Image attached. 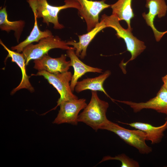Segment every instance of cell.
Instances as JSON below:
<instances>
[{
    "label": "cell",
    "mask_w": 167,
    "mask_h": 167,
    "mask_svg": "<svg viewBox=\"0 0 167 167\" xmlns=\"http://www.w3.org/2000/svg\"><path fill=\"white\" fill-rule=\"evenodd\" d=\"M66 55L62 54L56 58H52L48 54L34 60V68L38 71H45L50 73L56 74L68 71L71 66L70 61L66 60Z\"/></svg>",
    "instance_id": "cell-11"
},
{
    "label": "cell",
    "mask_w": 167,
    "mask_h": 167,
    "mask_svg": "<svg viewBox=\"0 0 167 167\" xmlns=\"http://www.w3.org/2000/svg\"><path fill=\"white\" fill-rule=\"evenodd\" d=\"M162 80L164 84L163 85L167 89V75L163 77Z\"/></svg>",
    "instance_id": "cell-21"
},
{
    "label": "cell",
    "mask_w": 167,
    "mask_h": 167,
    "mask_svg": "<svg viewBox=\"0 0 167 167\" xmlns=\"http://www.w3.org/2000/svg\"><path fill=\"white\" fill-rule=\"evenodd\" d=\"M32 75L43 76L57 89L59 94L60 97L57 102V106L51 110L56 109L63 102L78 98L73 93L71 88L70 82L71 81L72 76L71 72L67 71L53 74L45 71H38L36 74Z\"/></svg>",
    "instance_id": "cell-6"
},
{
    "label": "cell",
    "mask_w": 167,
    "mask_h": 167,
    "mask_svg": "<svg viewBox=\"0 0 167 167\" xmlns=\"http://www.w3.org/2000/svg\"><path fill=\"white\" fill-rule=\"evenodd\" d=\"M76 0L80 6V9L78 10V13L85 20L88 32L94 28L99 23L100 13L105 9L111 6V5L105 3V0L99 1Z\"/></svg>",
    "instance_id": "cell-8"
},
{
    "label": "cell",
    "mask_w": 167,
    "mask_h": 167,
    "mask_svg": "<svg viewBox=\"0 0 167 167\" xmlns=\"http://www.w3.org/2000/svg\"><path fill=\"white\" fill-rule=\"evenodd\" d=\"M87 105L84 98L75 99L63 102L59 106L60 109L53 122L60 124L66 123L77 125L79 113Z\"/></svg>",
    "instance_id": "cell-7"
},
{
    "label": "cell",
    "mask_w": 167,
    "mask_h": 167,
    "mask_svg": "<svg viewBox=\"0 0 167 167\" xmlns=\"http://www.w3.org/2000/svg\"><path fill=\"white\" fill-rule=\"evenodd\" d=\"M106 28L104 21L101 19V21L87 33L78 36L79 40L78 42L73 41H68L67 42V44L73 46L77 56L83 59L86 55L87 48L89 43L99 32Z\"/></svg>",
    "instance_id": "cell-14"
},
{
    "label": "cell",
    "mask_w": 167,
    "mask_h": 167,
    "mask_svg": "<svg viewBox=\"0 0 167 167\" xmlns=\"http://www.w3.org/2000/svg\"><path fill=\"white\" fill-rule=\"evenodd\" d=\"M0 44L8 52V55L5 58V61L8 58H11L12 62L16 63L21 71L22 77L21 81L18 86L12 91L11 94H13L18 91L22 89H26L31 92H33L34 89L29 81V77L26 73V65L23 53H20L10 49L5 45L1 39L0 40Z\"/></svg>",
    "instance_id": "cell-12"
},
{
    "label": "cell",
    "mask_w": 167,
    "mask_h": 167,
    "mask_svg": "<svg viewBox=\"0 0 167 167\" xmlns=\"http://www.w3.org/2000/svg\"><path fill=\"white\" fill-rule=\"evenodd\" d=\"M101 19L104 20L106 28L110 27L114 29L118 38L123 39L125 42L127 50L131 55L130 59L124 63L125 65L130 61L136 58L146 49V46L144 42L135 36L131 31L123 28L119 23L118 18L115 15L112 14L108 16L104 14Z\"/></svg>",
    "instance_id": "cell-3"
},
{
    "label": "cell",
    "mask_w": 167,
    "mask_h": 167,
    "mask_svg": "<svg viewBox=\"0 0 167 167\" xmlns=\"http://www.w3.org/2000/svg\"><path fill=\"white\" fill-rule=\"evenodd\" d=\"M31 7L34 16L37 18H42V22L49 26L51 23L54 25V28L61 29L64 28L63 25L58 21V14L63 9L73 8L79 10L80 6L76 0H65V4L61 6L50 5L47 0H27Z\"/></svg>",
    "instance_id": "cell-1"
},
{
    "label": "cell",
    "mask_w": 167,
    "mask_h": 167,
    "mask_svg": "<svg viewBox=\"0 0 167 167\" xmlns=\"http://www.w3.org/2000/svg\"><path fill=\"white\" fill-rule=\"evenodd\" d=\"M111 160H118L121 162L122 167H139V165L138 162L131 159L125 154L122 153L114 157L107 156H104L99 164L104 161Z\"/></svg>",
    "instance_id": "cell-20"
},
{
    "label": "cell",
    "mask_w": 167,
    "mask_h": 167,
    "mask_svg": "<svg viewBox=\"0 0 167 167\" xmlns=\"http://www.w3.org/2000/svg\"><path fill=\"white\" fill-rule=\"evenodd\" d=\"M129 106L135 113L144 109H153L166 115L167 120V89L163 85L154 97L145 102L139 103L132 101L115 100Z\"/></svg>",
    "instance_id": "cell-9"
},
{
    "label": "cell",
    "mask_w": 167,
    "mask_h": 167,
    "mask_svg": "<svg viewBox=\"0 0 167 167\" xmlns=\"http://www.w3.org/2000/svg\"><path fill=\"white\" fill-rule=\"evenodd\" d=\"M34 24L29 35L23 41L17 45L11 47L12 50L20 53L28 45L35 42H38L41 39L53 36L51 31L46 29L44 31L40 30L37 23V18L34 16Z\"/></svg>",
    "instance_id": "cell-19"
},
{
    "label": "cell",
    "mask_w": 167,
    "mask_h": 167,
    "mask_svg": "<svg viewBox=\"0 0 167 167\" xmlns=\"http://www.w3.org/2000/svg\"><path fill=\"white\" fill-rule=\"evenodd\" d=\"M145 6L149 9L148 12L143 13L142 15L148 26L152 29L157 41H159L167 31L161 32L158 31L154 25V19L157 15L159 18L165 16L167 6L165 0H145Z\"/></svg>",
    "instance_id": "cell-10"
},
{
    "label": "cell",
    "mask_w": 167,
    "mask_h": 167,
    "mask_svg": "<svg viewBox=\"0 0 167 167\" xmlns=\"http://www.w3.org/2000/svg\"><path fill=\"white\" fill-rule=\"evenodd\" d=\"M59 48L63 50L75 49L70 47L67 42L57 36H52L41 39L37 44H31L25 47L22 51L25 60L26 65L32 60L39 59L53 49Z\"/></svg>",
    "instance_id": "cell-5"
},
{
    "label": "cell",
    "mask_w": 167,
    "mask_h": 167,
    "mask_svg": "<svg viewBox=\"0 0 167 167\" xmlns=\"http://www.w3.org/2000/svg\"><path fill=\"white\" fill-rule=\"evenodd\" d=\"M90 101L78 115V122H82L91 127L96 131L108 121L106 113L109 103L99 98L96 91H92Z\"/></svg>",
    "instance_id": "cell-2"
},
{
    "label": "cell",
    "mask_w": 167,
    "mask_h": 167,
    "mask_svg": "<svg viewBox=\"0 0 167 167\" xmlns=\"http://www.w3.org/2000/svg\"><path fill=\"white\" fill-rule=\"evenodd\" d=\"M111 73L110 71L107 70L98 76L93 78H87L78 81L75 90L77 93L88 89L92 91H101L113 101V99L111 98L103 86L104 81L110 76Z\"/></svg>",
    "instance_id": "cell-16"
},
{
    "label": "cell",
    "mask_w": 167,
    "mask_h": 167,
    "mask_svg": "<svg viewBox=\"0 0 167 167\" xmlns=\"http://www.w3.org/2000/svg\"><path fill=\"white\" fill-rule=\"evenodd\" d=\"M67 56L70 59L71 66L74 69V73L70 83V87L73 92L78 79L87 72L101 73V69L87 65L82 62L76 54L75 50L70 49L67 50Z\"/></svg>",
    "instance_id": "cell-13"
},
{
    "label": "cell",
    "mask_w": 167,
    "mask_h": 167,
    "mask_svg": "<svg viewBox=\"0 0 167 167\" xmlns=\"http://www.w3.org/2000/svg\"><path fill=\"white\" fill-rule=\"evenodd\" d=\"M118 122L144 131L146 135V140L150 141L152 144L161 142L164 136V132L167 129V120L163 124L158 126H155L149 123L140 122L131 123Z\"/></svg>",
    "instance_id": "cell-15"
},
{
    "label": "cell",
    "mask_w": 167,
    "mask_h": 167,
    "mask_svg": "<svg viewBox=\"0 0 167 167\" xmlns=\"http://www.w3.org/2000/svg\"><path fill=\"white\" fill-rule=\"evenodd\" d=\"M112 132L128 144L136 148L142 154H148L152 151L146 143V135L140 130H131L123 127L109 120L101 128Z\"/></svg>",
    "instance_id": "cell-4"
},
{
    "label": "cell",
    "mask_w": 167,
    "mask_h": 167,
    "mask_svg": "<svg viewBox=\"0 0 167 167\" xmlns=\"http://www.w3.org/2000/svg\"><path fill=\"white\" fill-rule=\"evenodd\" d=\"M25 24V22L20 20L11 21L8 19L6 7L0 8V28L1 30L8 33L11 31H14V36L19 42Z\"/></svg>",
    "instance_id": "cell-17"
},
{
    "label": "cell",
    "mask_w": 167,
    "mask_h": 167,
    "mask_svg": "<svg viewBox=\"0 0 167 167\" xmlns=\"http://www.w3.org/2000/svg\"><path fill=\"white\" fill-rule=\"evenodd\" d=\"M132 0H118L111 5L112 10V14L118 17L120 21L124 20L128 26V29L132 31L131 21L134 16L132 8Z\"/></svg>",
    "instance_id": "cell-18"
}]
</instances>
